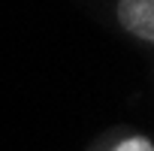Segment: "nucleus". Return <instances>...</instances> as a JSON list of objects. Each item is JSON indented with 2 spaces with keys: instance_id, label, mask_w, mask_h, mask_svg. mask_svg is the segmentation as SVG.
I'll list each match as a JSON object with an SVG mask.
<instances>
[{
  "instance_id": "nucleus-1",
  "label": "nucleus",
  "mask_w": 154,
  "mask_h": 151,
  "mask_svg": "<svg viewBox=\"0 0 154 151\" xmlns=\"http://www.w3.org/2000/svg\"><path fill=\"white\" fill-rule=\"evenodd\" d=\"M118 21L139 39H154V0H118Z\"/></svg>"
},
{
  "instance_id": "nucleus-2",
  "label": "nucleus",
  "mask_w": 154,
  "mask_h": 151,
  "mask_svg": "<svg viewBox=\"0 0 154 151\" xmlns=\"http://www.w3.org/2000/svg\"><path fill=\"white\" fill-rule=\"evenodd\" d=\"M115 151H154V145L148 139H142V136H133V139H124Z\"/></svg>"
}]
</instances>
